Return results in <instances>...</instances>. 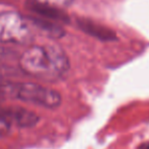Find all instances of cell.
I'll list each match as a JSON object with an SVG mask.
<instances>
[{"instance_id":"1","label":"cell","mask_w":149,"mask_h":149,"mask_svg":"<svg viewBox=\"0 0 149 149\" xmlns=\"http://www.w3.org/2000/svg\"><path fill=\"white\" fill-rule=\"evenodd\" d=\"M20 70L44 81L63 78L70 68V62L63 49L55 44L33 45L22 54L18 60Z\"/></svg>"},{"instance_id":"2","label":"cell","mask_w":149,"mask_h":149,"mask_svg":"<svg viewBox=\"0 0 149 149\" xmlns=\"http://www.w3.org/2000/svg\"><path fill=\"white\" fill-rule=\"evenodd\" d=\"M4 97L22 100L46 109H56L62 97L57 90L33 82H9L0 85Z\"/></svg>"},{"instance_id":"3","label":"cell","mask_w":149,"mask_h":149,"mask_svg":"<svg viewBox=\"0 0 149 149\" xmlns=\"http://www.w3.org/2000/svg\"><path fill=\"white\" fill-rule=\"evenodd\" d=\"M33 38L31 20L16 11L0 13V44L22 45Z\"/></svg>"},{"instance_id":"4","label":"cell","mask_w":149,"mask_h":149,"mask_svg":"<svg viewBox=\"0 0 149 149\" xmlns=\"http://www.w3.org/2000/svg\"><path fill=\"white\" fill-rule=\"evenodd\" d=\"M0 117L5 120L10 126L18 128H31L40 121L36 113L22 108H11L0 113Z\"/></svg>"},{"instance_id":"5","label":"cell","mask_w":149,"mask_h":149,"mask_svg":"<svg viewBox=\"0 0 149 149\" xmlns=\"http://www.w3.org/2000/svg\"><path fill=\"white\" fill-rule=\"evenodd\" d=\"M26 5L30 11L35 13L37 16H40V17L47 18V19L54 20L57 22H69L68 15L61 8L40 3L36 0H28Z\"/></svg>"},{"instance_id":"6","label":"cell","mask_w":149,"mask_h":149,"mask_svg":"<svg viewBox=\"0 0 149 149\" xmlns=\"http://www.w3.org/2000/svg\"><path fill=\"white\" fill-rule=\"evenodd\" d=\"M30 20L33 22V24L41 30L45 35L48 37L53 38V39H60L64 36L65 31L60 24H57V22L54 20H50L47 18L40 17V16H36V17L30 18Z\"/></svg>"},{"instance_id":"7","label":"cell","mask_w":149,"mask_h":149,"mask_svg":"<svg viewBox=\"0 0 149 149\" xmlns=\"http://www.w3.org/2000/svg\"><path fill=\"white\" fill-rule=\"evenodd\" d=\"M78 26L85 33H87L90 36H93V37L97 38V39L106 40V41L107 40L115 39V35L112 31L100 26V24H97L93 22H90V20H86V19L78 20Z\"/></svg>"},{"instance_id":"8","label":"cell","mask_w":149,"mask_h":149,"mask_svg":"<svg viewBox=\"0 0 149 149\" xmlns=\"http://www.w3.org/2000/svg\"><path fill=\"white\" fill-rule=\"evenodd\" d=\"M36 1L43 4H47V5L54 6V7L61 8V9H64V8L70 6L74 0H36Z\"/></svg>"},{"instance_id":"9","label":"cell","mask_w":149,"mask_h":149,"mask_svg":"<svg viewBox=\"0 0 149 149\" xmlns=\"http://www.w3.org/2000/svg\"><path fill=\"white\" fill-rule=\"evenodd\" d=\"M10 127H11V126H10L5 120H3L0 117V135H3V134L7 133V131L9 130Z\"/></svg>"},{"instance_id":"10","label":"cell","mask_w":149,"mask_h":149,"mask_svg":"<svg viewBox=\"0 0 149 149\" xmlns=\"http://www.w3.org/2000/svg\"><path fill=\"white\" fill-rule=\"evenodd\" d=\"M6 49L3 47V46H1V44H0V60L1 59H3L4 57L6 56Z\"/></svg>"},{"instance_id":"11","label":"cell","mask_w":149,"mask_h":149,"mask_svg":"<svg viewBox=\"0 0 149 149\" xmlns=\"http://www.w3.org/2000/svg\"><path fill=\"white\" fill-rule=\"evenodd\" d=\"M139 149H149V144H143L140 146Z\"/></svg>"},{"instance_id":"12","label":"cell","mask_w":149,"mask_h":149,"mask_svg":"<svg viewBox=\"0 0 149 149\" xmlns=\"http://www.w3.org/2000/svg\"><path fill=\"white\" fill-rule=\"evenodd\" d=\"M3 98H4V96L2 95V93H1V92H0V102H1V100H3Z\"/></svg>"}]
</instances>
